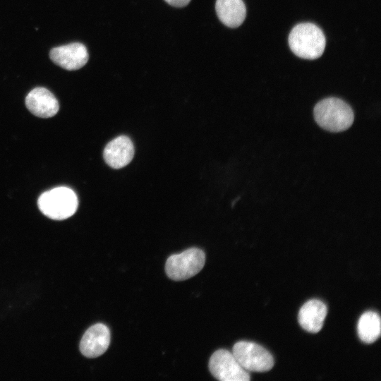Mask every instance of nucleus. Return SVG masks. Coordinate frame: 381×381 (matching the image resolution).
Here are the masks:
<instances>
[{
	"label": "nucleus",
	"mask_w": 381,
	"mask_h": 381,
	"mask_svg": "<svg viewBox=\"0 0 381 381\" xmlns=\"http://www.w3.org/2000/svg\"><path fill=\"white\" fill-rule=\"evenodd\" d=\"M314 118L323 129L330 132H341L352 125L354 114L351 107L344 100L328 97L315 106Z\"/></svg>",
	"instance_id": "nucleus-1"
},
{
	"label": "nucleus",
	"mask_w": 381,
	"mask_h": 381,
	"mask_svg": "<svg viewBox=\"0 0 381 381\" xmlns=\"http://www.w3.org/2000/svg\"><path fill=\"white\" fill-rule=\"evenodd\" d=\"M325 37L315 24L296 25L289 35L291 50L298 57L307 59L319 58L325 48Z\"/></svg>",
	"instance_id": "nucleus-2"
},
{
	"label": "nucleus",
	"mask_w": 381,
	"mask_h": 381,
	"mask_svg": "<svg viewBox=\"0 0 381 381\" xmlns=\"http://www.w3.org/2000/svg\"><path fill=\"white\" fill-rule=\"evenodd\" d=\"M37 205L45 216L54 220H63L74 214L78 200L72 189L61 186L42 193Z\"/></svg>",
	"instance_id": "nucleus-3"
},
{
	"label": "nucleus",
	"mask_w": 381,
	"mask_h": 381,
	"mask_svg": "<svg viewBox=\"0 0 381 381\" xmlns=\"http://www.w3.org/2000/svg\"><path fill=\"white\" fill-rule=\"evenodd\" d=\"M205 262L204 252L191 248L179 254L169 257L165 265L167 276L175 281H183L197 274Z\"/></svg>",
	"instance_id": "nucleus-4"
},
{
	"label": "nucleus",
	"mask_w": 381,
	"mask_h": 381,
	"mask_svg": "<svg viewBox=\"0 0 381 381\" xmlns=\"http://www.w3.org/2000/svg\"><path fill=\"white\" fill-rule=\"evenodd\" d=\"M232 353L247 371L266 372L274 365L272 354L266 349L254 342H236L233 347Z\"/></svg>",
	"instance_id": "nucleus-5"
},
{
	"label": "nucleus",
	"mask_w": 381,
	"mask_h": 381,
	"mask_svg": "<svg viewBox=\"0 0 381 381\" xmlns=\"http://www.w3.org/2000/svg\"><path fill=\"white\" fill-rule=\"evenodd\" d=\"M209 369L212 375L221 381H248L250 375L238 362L232 353L219 349L211 356Z\"/></svg>",
	"instance_id": "nucleus-6"
},
{
	"label": "nucleus",
	"mask_w": 381,
	"mask_h": 381,
	"mask_svg": "<svg viewBox=\"0 0 381 381\" xmlns=\"http://www.w3.org/2000/svg\"><path fill=\"white\" fill-rule=\"evenodd\" d=\"M49 56L56 65L68 71L80 69L89 57L86 47L80 42L54 47L50 51Z\"/></svg>",
	"instance_id": "nucleus-7"
},
{
	"label": "nucleus",
	"mask_w": 381,
	"mask_h": 381,
	"mask_svg": "<svg viewBox=\"0 0 381 381\" xmlns=\"http://www.w3.org/2000/svg\"><path fill=\"white\" fill-rule=\"evenodd\" d=\"M110 344V332L107 326L97 323L86 330L80 343V350L87 358H95L103 354Z\"/></svg>",
	"instance_id": "nucleus-8"
},
{
	"label": "nucleus",
	"mask_w": 381,
	"mask_h": 381,
	"mask_svg": "<svg viewBox=\"0 0 381 381\" xmlns=\"http://www.w3.org/2000/svg\"><path fill=\"white\" fill-rule=\"evenodd\" d=\"M25 105L35 116L49 118L56 114L59 105L55 96L42 87L32 90L25 97Z\"/></svg>",
	"instance_id": "nucleus-9"
},
{
	"label": "nucleus",
	"mask_w": 381,
	"mask_h": 381,
	"mask_svg": "<svg viewBox=\"0 0 381 381\" xmlns=\"http://www.w3.org/2000/svg\"><path fill=\"white\" fill-rule=\"evenodd\" d=\"M104 159L112 168L120 169L126 166L134 155V146L131 139L125 135L115 138L104 150Z\"/></svg>",
	"instance_id": "nucleus-10"
},
{
	"label": "nucleus",
	"mask_w": 381,
	"mask_h": 381,
	"mask_svg": "<svg viewBox=\"0 0 381 381\" xmlns=\"http://www.w3.org/2000/svg\"><path fill=\"white\" fill-rule=\"evenodd\" d=\"M327 313L326 305L318 299L306 302L298 315L300 325L307 332H318L322 327Z\"/></svg>",
	"instance_id": "nucleus-11"
},
{
	"label": "nucleus",
	"mask_w": 381,
	"mask_h": 381,
	"mask_svg": "<svg viewBox=\"0 0 381 381\" xmlns=\"http://www.w3.org/2000/svg\"><path fill=\"white\" fill-rule=\"evenodd\" d=\"M216 12L219 20L229 28H237L242 24L246 13L242 0H217Z\"/></svg>",
	"instance_id": "nucleus-12"
},
{
	"label": "nucleus",
	"mask_w": 381,
	"mask_h": 381,
	"mask_svg": "<svg viewBox=\"0 0 381 381\" xmlns=\"http://www.w3.org/2000/svg\"><path fill=\"white\" fill-rule=\"evenodd\" d=\"M357 330L362 341L367 344L375 341L381 332L380 315L374 311L365 312L358 320Z\"/></svg>",
	"instance_id": "nucleus-13"
},
{
	"label": "nucleus",
	"mask_w": 381,
	"mask_h": 381,
	"mask_svg": "<svg viewBox=\"0 0 381 381\" xmlns=\"http://www.w3.org/2000/svg\"><path fill=\"white\" fill-rule=\"evenodd\" d=\"M167 3L171 6L175 7H183L186 6L190 0H164Z\"/></svg>",
	"instance_id": "nucleus-14"
}]
</instances>
